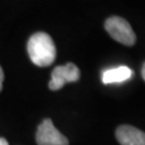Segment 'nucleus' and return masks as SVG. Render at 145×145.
<instances>
[{"label":"nucleus","instance_id":"obj_1","mask_svg":"<svg viewBox=\"0 0 145 145\" xmlns=\"http://www.w3.org/2000/svg\"><path fill=\"white\" fill-rule=\"evenodd\" d=\"M27 51L31 61L38 67H48L55 61L56 46L50 35L37 32L30 37Z\"/></svg>","mask_w":145,"mask_h":145},{"label":"nucleus","instance_id":"obj_2","mask_svg":"<svg viewBox=\"0 0 145 145\" xmlns=\"http://www.w3.org/2000/svg\"><path fill=\"white\" fill-rule=\"evenodd\" d=\"M104 28L115 41L126 46H132L137 41V37L130 24L123 17L111 16L104 23Z\"/></svg>","mask_w":145,"mask_h":145},{"label":"nucleus","instance_id":"obj_3","mask_svg":"<svg viewBox=\"0 0 145 145\" xmlns=\"http://www.w3.org/2000/svg\"><path fill=\"white\" fill-rule=\"evenodd\" d=\"M80 76V69L72 62H68L65 66H58L53 70L48 87L51 90H58L67 83L78 81Z\"/></svg>","mask_w":145,"mask_h":145},{"label":"nucleus","instance_id":"obj_4","mask_svg":"<svg viewBox=\"0 0 145 145\" xmlns=\"http://www.w3.org/2000/svg\"><path fill=\"white\" fill-rule=\"evenodd\" d=\"M38 145H69V141L60 133L50 118H45L39 125L36 135Z\"/></svg>","mask_w":145,"mask_h":145},{"label":"nucleus","instance_id":"obj_5","mask_svg":"<svg viewBox=\"0 0 145 145\" xmlns=\"http://www.w3.org/2000/svg\"><path fill=\"white\" fill-rule=\"evenodd\" d=\"M115 135L120 145H145V132L133 126L121 125Z\"/></svg>","mask_w":145,"mask_h":145},{"label":"nucleus","instance_id":"obj_6","mask_svg":"<svg viewBox=\"0 0 145 145\" xmlns=\"http://www.w3.org/2000/svg\"><path fill=\"white\" fill-rule=\"evenodd\" d=\"M133 76V71L126 66H119L117 68L109 69L102 74L103 84L121 83Z\"/></svg>","mask_w":145,"mask_h":145},{"label":"nucleus","instance_id":"obj_7","mask_svg":"<svg viewBox=\"0 0 145 145\" xmlns=\"http://www.w3.org/2000/svg\"><path fill=\"white\" fill-rule=\"evenodd\" d=\"M3 80H5V74H3L2 68L0 67V91L2 90V83H3Z\"/></svg>","mask_w":145,"mask_h":145},{"label":"nucleus","instance_id":"obj_8","mask_svg":"<svg viewBox=\"0 0 145 145\" xmlns=\"http://www.w3.org/2000/svg\"><path fill=\"white\" fill-rule=\"evenodd\" d=\"M0 145H9V143L5 138H0Z\"/></svg>","mask_w":145,"mask_h":145},{"label":"nucleus","instance_id":"obj_9","mask_svg":"<svg viewBox=\"0 0 145 145\" xmlns=\"http://www.w3.org/2000/svg\"><path fill=\"white\" fill-rule=\"evenodd\" d=\"M142 78L145 81V62L143 63V67H142Z\"/></svg>","mask_w":145,"mask_h":145}]
</instances>
